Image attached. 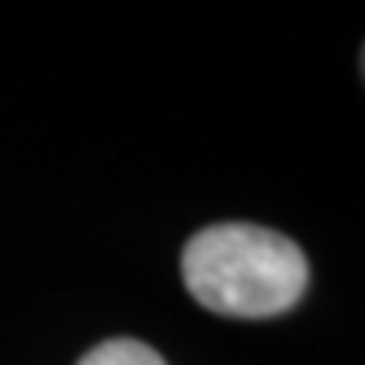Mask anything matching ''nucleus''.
<instances>
[{"mask_svg":"<svg viewBox=\"0 0 365 365\" xmlns=\"http://www.w3.org/2000/svg\"><path fill=\"white\" fill-rule=\"evenodd\" d=\"M182 284L209 313L279 317L306 294L309 264L294 239L261 224H209L182 246Z\"/></svg>","mask_w":365,"mask_h":365,"instance_id":"f257e3e1","label":"nucleus"},{"mask_svg":"<svg viewBox=\"0 0 365 365\" xmlns=\"http://www.w3.org/2000/svg\"><path fill=\"white\" fill-rule=\"evenodd\" d=\"M361 78H365V48H361Z\"/></svg>","mask_w":365,"mask_h":365,"instance_id":"7ed1b4c3","label":"nucleus"},{"mask_svg":"<svg viewBox=\"0 0 365 365\" xmlns=\"http://www.w3.org/2000/svg\"><path fill=\"white\" fill-rule=\"evenodd\" d=\"M78 365H168L149 343L138 339H105L90 354H82Z\"/></svg>","mask_w":365,"mask_h":365,"instance_id":"f03ea898","label":"nucleus"}]
</instances>
